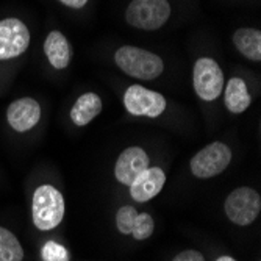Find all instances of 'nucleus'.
Returning <instances> with one entry per match:
<instances>
[{
	"label": "nucleus",
	"mask_w": 261,
	"mask_h": 261,
	"mask_svg": "<svg viewBox=\"0 0 261 261\" xmlns=\"http://www.w3.org/2000/svg\"><path fill=\"white\" fill-rule=\"evenodd\" d=\"M224 103L233 114H243L252 103V96L246 82L240 77H231L224 91Z\"/></svg>",
	"instance_id": "nucleus-14"
},
{
	"label": "nucleus",
	"mask_w": 261,
	"mask_h": 261,
	"mask_svg": "<svg viewBox=\"0 0 261 261\" xmlns=\"http://www.w3.org/2000/svg\"><path fill=\"white\" fill-rule=\"evenodd\" d=\"M171 13L169 0H132L125 10V20L136 30L156 32L169 20Z\"/></svg>",
	"instance_id": "nucleus-3"
},
{
	"label": "nucleus",
	"mask_w": 261,
	"mask_h": 261,
	"mask_svg": "<svg viewBox=\"0 0 261 261\" xmlns=\"http://www.w3.org/2000/svg\"><path fill=\"white\" fill-rule=\"evenodd\" d=\"M225 215L236 225H250L261 211V197L255 189L241 186L231 191L225 199Z\"/></svg>",
	"instance_id": "nucleus-6"
},
{
	"label": "nucleus",
	"mask_w": 261,
	"mask_h": 261,
	"mask_svg": "<svg viewBox=\"0 0 261 261\" xmlns=\"http://www.w3.org/2000/svg\"><path fill=\"white\" fill-rule=\"evenodd\" d=\"M32 35L29 27L17 17L0 20V61H10L27 52Z\"/></svg>",
	"instance_id": "nucleus-7"
},
{
	"label": "nucleus",
	"mask_w": 261,
	"mask_h": 261,
	"mask_svg": "<svg viewBox=\"0 0 261 261\" xmlns=\"http://www.w3.org/2000/svg\"><path fill=\"white\" fill-rule=\"evenodd\" d=\"M166 183V174L161 168H147L141 172L128 186L130 196L133 200L144 203L156 197Z\"/></svg>",
	"instance_id": "nucleus-11"
},
{
	"label": "nucleus",
	"mask_w": 261,
	"mask_h": 261,
	"mask_svg": "<svg viewBox=\"0 0 261 261\" xmlns=\"http://www.w3.org/2000/svg\"><path fill=\"white\" fill-rule=\"evenodd\" d=\"M224 72L211 57H200L193 67V86L203 102H215L224 91Z\"/></svg>",
	"instance_id": "nucleus-4"
},
{
	"label": "nucleus",
	"mask_w": 261,
	"mask_h": 261,
	"mask_svg": "<svg viewBox=\"0 0 261 261\" xmlns=\"http://www.w3.org/2000/svg\"><path fill=\"white\" fill-rule=\"evenodd\" d=\"M138 218V211L132 205H124L116 213V227L122 234H132L133 225Z\"/></svg>",
	"instance_id": "nucleus-17"
},
{
	"label": "nucleus",
	"mask_w": 261,
	"mask_h": 261,
	"mask_svg": "<svg viewBox=\"0 0 261 261\" xmlns=\"http://www.w3.org/2000/svg\"><path fill=\"white\" fill-rule=\"evenodd\" d=\"M172 261H205V256L199 250H183Z\"/></svg>",
	"instance_id": "nucleus-20"
},
{
	"label": "nucleus",
	"mask_w": 261,
	"mask_h": 261,
	"mask_svg": "<svg viewBox=\"0 0 261 261\" xmlns=\"http://www.w3.org/2000/svg\"><path fill=\"white\" fill-rule=\"evenodd\" d=\"M23 249L13 231L0 227V261H22Z\"/></svg>",
	"instance_id": "nucleus-16"
},
{
	"label": "nucleus",
	"mask_w": 261,
	"mask_h": 261,
	"mask_svg": "<svg viewBox=\"0 0 261 261\" xmlns=\"http://www.w3.org/2000/svg\"><path fill=\"white\" fill-rule=\"evenodd\" d=\"M44 54L49 64L57 69L63 70L70 64L72 60V49L67 38L60 30H52L45 36L44 41Z\"/></svg>",
	"instance_id": "nucleus-12"
},
{
	"label": "nucleus",
	"mask_w": 261,
	"mask_h": 261,
	"mask_svg": "<svg viewBox=\"0 0 261 261\" xmlns=\"http://www.w3.org/2000/svg\"><path fill=\"white\" fill-rule=\"evenodd\" d=\"M122 102L130 114L152 117V119L161 116L166 110V105H168L163 94L141 85L128 86L124 92Z\"/></svg>",
	"instance_id": "nucleus-8"
},
{
	"label": "nucleus",
	"mask_w": 261,
	"mask_h": 261,
	"mask_svg": "<svg viewBox=\"0 0 261 261\" xmlns=\"http://www.w3.org/2000/svg\"><path fill=\"white\" fill-rule=\"evenodd\" d=\"M149 166V155L139 146L127 147L114 164V177L121 185L130 186L132 181Z\"/></svg>",
	"instance_id": "nucleus-9"
},
{
	"label": "nucleus",
	"mask_w": 261,
	"mask_h": 261,
	"mask_svg": "<svg viewBox=\"0 0 261 261\" xmlns=\"http://www.w3.org/2000/svg\"><path fill=\"white\" fill-rule=\"evenodd\" d=\"M103 103L99 94L96 92H85L75 100L70 108V119L77 127H85L92 122L102 113Z\"/></svg>",
	"instance_id": "nucleus-13"
},
{
	"label": "nucleus",
	"mask_w": 261,
	"mask_h": 261,
	"mask_svg": "<svg viewBox=\"0 0 261 261\" xmlns=\"http://www.w3.org/2000/svg\"><path fill=\"white\" fill-rule=\"evenodd\" d=\"M64 197L52 185H41L35 194L32 203L33 224L41 231L57 228L64 218Z\"/></svg>",
	"instance_id": "nucleus-2"
},
{
	"label": "nucleus",
	"mask_w": 261,
	"mask_h": 261,
	"mask_svg": "<svg viewBox=\"0 0 261 261\" xmlns=\"http://www.w3.org/2000/svg\"><path fill=\"white\" fill-rule=\"evenodd\" d=\"M58 2H61L64 7L67 8H72V10H82L83 7H86V4L89 2V0H58Z\"/></svg>",
	"instance_id": "nucleus-21"
},
{
	"label": "nucleus",
	"mask_w": 261,
	"mask_h": 261,
	"mask_svg": "<svg viewBox=\"0 0 261 261\" xmlns=\"http://www.w3.org/2000/svg\"><path fill=\"white\" fill-rule=\"evenodd\" d=\"M233 45L244 58L261 61V32L252 27H241L233 33Z\"/></svg>",
	"instance_id": "nucleus-15"
},
{
	"label": "nucleus",
	"mask_w": 261,
	"mask_h": 261,
	"mask_svg": "<svg viewBox=\"0 0 261 261\" xmlns=\"http://www.w3.org/2000/svg\"><path fill=\"white\" fill-rule=\"evenodd\" d=\"M114 63L136 80H155L164 72V61L160 55L136 45H121L114 52Z\"/></svg>",
	"instance_id": "nucleus-1"
},
{
	"label": "nucleus",
	"mask_w": 261,
	"mask_h": 261,
	"mask_svg": "<svg viewBox=\"0 0 261 261\" xmlns=\"http://www.w3.org/2000/svg\"><path fill=\"white\" fill-rule=\"evenodd\" d=\"M216 261H236V259L231 258V256H228V255H222V256H219Z\"/></svg>",
	"instance_id": "nucleus-22"
},
{
	"label": "nucleus",
	"mask_w": 261,
	"mask_h": 261,
	"mask_svg": "<svg viewBox=\"0 0 261 261\" xmlns=\"http://www.w3.org/2000/svg\"><path fill=\"white\" fill-rule=\"evenodd\" d=\"M153 228H155V222H153V219L149 213H138L136 222H135L133 230H132V236L138 241L147 240L152 236Z\"/></svg>",
	"instance_id": "nucleus-18"
},
{
	"label": "nucleus",
	"mask_w": 261,
	"mask_h": 261,
	"mask_svg": "<svg viewBox=\"0 0 261 261\" xmlns=\"http://www.w3.org/2000/svg\"><path fill=\"white\" fill-rule=\"evenodd\" d=\"M42 259L44 261H69V253L66 247L55 241H49L42 247Z\"/></svg>",
	"instance_id": "nucleus-19"
},
{
	"label": "nucleus",
	"mask_w": 261,
	"mask_h": 261,
	"mask_svg": "<svg viewBox=\"0 0 261 261\" xmlns=\"http://www.w3.org/2000/svg\"><path fill=\"white\" fill-rule=\"evenodd\" d=\"M231 161V149L215 141L199 150L189 163V169L197 178H211L222 174Z\"/></svg>",
	"instance_id": "nucleus-5"
},
{
	"label": "nucleus",
	"mask_w": 261,
	"mask_h": 261,
	"mask_svg": "<svg viewBox=\"0 0 261 261\" xmlns=\"http://www.w3.org/2000/svg\"><path fill=\"white\" fill-rule=\"evenodd\" d=\"M41 119V107L32 97H20L10 103L7 121L14 132L23 133L38 125Z\"/></svg>",
	"instance_id": "nucleus-10"
}]
</instances>
